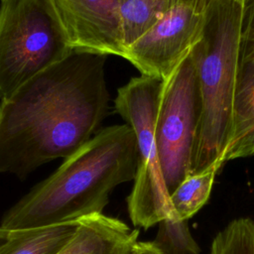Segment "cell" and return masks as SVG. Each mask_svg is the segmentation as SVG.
Listing matches in <instances>:
<instances>
[{"label":"cell","mask_w":254,"mask_h":254,"mask_svg":"<svg viewBox=\"0 0 254 254\" xmlns=\"http://www.w3.org/2000/svg\"><path fill=\"white\" fill-rule=\"evenodd\" d=\"M254 62V0H242L240 26V66Z\"/></svg>","instance_id":"2e32d148"},{"label":"cell","mask_w":254,"mask_h":254,"mask_svg":"<svg viewBox=\"0 0 254 254\" xmlns=\"http://www.w3.org/2000/svg\"><path fill=\"white\" fill-rule=\"evenodd\" d=\"M0 100L74 51L52 0H0Z\"/></svg>","instance_id":"277c9868"},{"label":"cell","mask_w":254,"mask_h":254,"mask_svg":"<svg viewBox=\"0 0 254 254\" xmlns=\"http://www.w3.org/2000/svg\"><path fill=\"white\" fill-rule=\"evenodd\" d=\"M253 64H254V62H253Z\"/></svg>","instance_id":"d6986e66"},{"label":"cell","mask_w":254,"mask_h":254,"mask_svg":"<svg viewBox=\"0 0 254 254\" xmlns=\"http://www.w3.org/2000/svg\"><path fill=\"white\" fill-rule=\"evenodd\" d=\"M106 56L72 51L0 102V174L27 177L67 158L108 114Z\"/></svg>","instance_id":"6da1fadb"},{"label":"cell","mask_w":254,"mask_h":254,"mask_svg":"<svg viewBox=\"0 0 254 254\" xmlns=\"http://www.w3.org/2000/svg\"><path fill=\"white\" fill-rule=\"evenodd\" d=\"M209 254H254V220L240 217L230 221L213 238Z\"/></svg>","instance_id":"9a60e30c"},{"label":"cell","mask_w":254,"mask_h":254,"mask_svg":"<svg viewBox=\"0 0 254 254\" xmlns=\"http://www.w3.org/2000/svg\"><path fill=\"white\" fill-rule=\"evenodd\" d=\"M220 168L214 165L202 173L188 176L171 193L172 204L180 218H190L206 203Z\"/></svg>","instance_id":"4fadbf2b"},{"label":"cell","mask_w":254,"mask_h":254,"mask_svg":"<svg viewBox=\"0 0 254 254\" xmlns=\"http://www.w3.org/2000/svg\"><path fill=\"white\" fill-rule=\"evenodd\" d=\"M254 155V64L240 66L231 135L223 161Z\"/></svg>","instance_id":"30bf717a"},{"label":"cell","mask_w":254,"mask_h":254,"mask_svg":"<svg viewBox=\"0 0 254 254\" xmlns=\"http://www.w3.org/2000/svg\"><path fill=\"white\" fill-rule=\"evenodd\" d=\"M130 254H163L152 241H137Z\"/></svg>","instance_id":"e0dca14e"},{"label":"cell","mask_w":254,"mask_h":254,"mask_svg":"<svg viewBox=\"0 0 254 254\" xmlns=\"http://www.w3.org/2000/svg\"><path fill=\"white\" fill-rule=\"evenodd\" d=\"M241 14L242 0H209L202 37L191 51L200 118L190 175L224 164L240 70Z\"/></svg>","instance_id":"3957f363"},{"label":"cell","mask_w":254,"mask_h":254,"mask_svg":"<svg viewBox=\"0 0 254 254\" xmlns=\"http://www.w3.org/2000/svg\"><path fill=\"white\" fill-rule=\"evenodd\" d=\"M152 241L163 254H199L200 248L193 239L188 219L170 216L161 220Z\"/></svg>","instance_id":"5bb4252c"},{"label":"cell","mask_w":254,"mask_h":254,"mask_svg":"<svg viewBox=\"0 0 254 254\" xmlns=\"http://www.w3.org/2000/svg\"><path fill=\"white\" fill-rule=\"evenodd\" d=\"M209 0H182L129 45L123 59L143 75L166 79L202 37Z\"/></svg>","instance_id":"52a82bcc"},{"label":"cell","mask_w":254,"mask_h":254,"mask_svg":"<svg viewBox=\"0 0 254 254\" xmlns=\"http://www.w3.org/2000/svg\"><path fill=\"white\" fill-rule=\"evenodd\" d=\"M163 79L149 75L131 78L117 90L115 111L134 131L139 162L127 197L134 226L145 229L170 216H178L167 189L156 144L155 124Z\"/></svg>","instance_id":"5b68a950"},{"label":"cell","mask_w":254,"mask_h":254,"mask_svg":"<svg viewBox=\"0 0 254 254\" xmlns=\"http://www.w3.org/2000/svg\"><path fill=\"white\" fill-rule=\"evenodd\" d=\"M199 118L200 94L190 52L163 80L156 116V144L170 194L190 174Z\"/></svg>","instance_id":"8992f818"},{"label":"cell","mask_w":254,"mask_h":254,"mask_svg":"<svg viewBox=\"0 0 254 254\" xmlns=\"http://www.w3.org/2000/svg\"><path fill=\"white\" fill-rule=\"evenodd\" d=\"M180 1L182 0H122L125 50Z\"/></svg>","instance_id":"7c38bea8"},{"label":"cell","mask_w":254,"mask_h":254,"mask_svg":"<svg viewBox=\"0 0 254 254\" xmlns=\"http://www.w3.org/2000/svg\"><path fill=\"white\" fill-rule=\"evenodd\" d=\"M139 230L118 218L94 214L81 218L72 237L56 254H130Z\"/></svg>","instance_id":"9c48e42d"},{"label":"cell","mask_w":254,"mask_h":254,"mask_svg":"<svg viewBox=\"0 0 254 254\" xmlns=\"http://www.w3.org/2000/svg\"><path fill=\"white\" fill-rule=\"evenodd\" d=\"M138 162L133 129L127 123L104 127L16 202L0 227L34 228L100 214L112 190L134 180Z\"/></svg>","instance_id":"7a4b0ae2"},{"label":"cell","mask_w":254,"mask_h":254,"mask_svg":"<svg viewBox=\"0 0 254 254\" xmlns=\"http://www.w3.org/2000/svg\"><path fill=\"white\" fill-rule=\"evenodd\" d=\"M8 233H9V230H6V229H3L2 227H0V245L7 239Z\"/></svg>","instance_id":"ac0fdd59"},{"label":"cell","mask_w":254,"mask_h":254,"mask_svg":"<svg viewBox=\"0 0 254 254\" xmlns=\"http://www.w3.org/2000/svg\"><path fill=\"white\" fill-rule=\"evenodd\" d=\"M73 50L102 56L125 53L122 0H52Z\"/></svg>","instance_id":"ba28073f"},{"label":"cell","mask_w":254,"mask_h":254,"mask_svg":"<svg viewBox=\"0 0 254 254\" xmlns=\"http://www.w3.org/2000/svg\"><path fill=\"white\" fill-rule=\"evenodd\" d=\"M78 222L9 230L0 254H56L72 237Z\"/></svg>","instance_id":"8fae6325"}]
</instances>
